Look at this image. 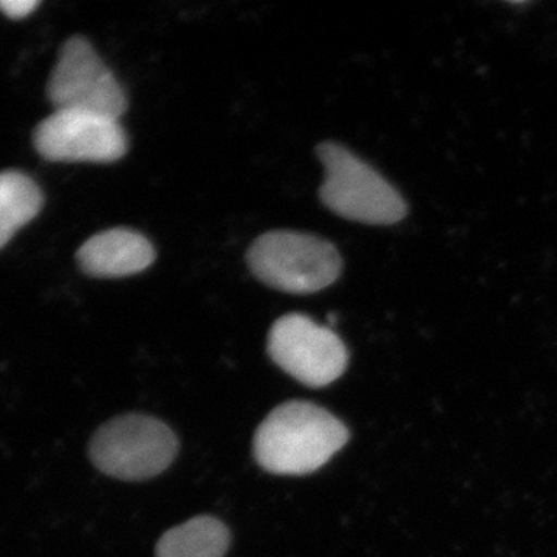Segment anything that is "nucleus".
<instances>
[{
    "label": "nucleus",
    "instance_id": "nucleus-1",
    "mask_svg": "<svg viewBox=\"0 0 557 557\" xmlns=\"http://www.w3.org/2000/svg\"><path fill=\"white\" fill-rule=\"evenodd\" d=\"M348 437V429L327 410L309 401H288L260 423L255 457L271 474H310L343 449Z\"/></svg>",
    "mask_w": 557,
    "mask_h": 557
},
{
    "label": "nucleus",
    "instance_id": "nucleus-2",
    "mask_svg": "<svg viewBox=\"0 0 557 557\" xmlns=\"http://www.w3.org/2000/svg\"><path fill=\"white\" fill-rule=\"evenodd\" d=\"M325 178L319 199L333 214L366 223L388 226L408 215V205L375 168L343 145L324 141L317 148Z\"/></svg>",
    "mask_w": 557,
    "mask_h": 557
},
{
    "label": "nucleus",
    "instance_id": "nucleus-3",
    "mask_svg": "<svg viewBox=\"0 0 557 557\" xmlns=\"http://www.w3.org/2000/svg\"><path fill=\"white\" fill-rule=\"evenodd\" d=\"M252 274L289 295H311L335 284L343 258L329 240L314 234L278 230L262 234L248 249Z\"/></svg>",
    "mask_w": 557,
    "mask_h": 557
},
{
    "label": "nucleus",
    "instance_id": "nucleus-4",
    "mask_svg": "<svg viewBox=\"0 0 557 557\" xmlns=\"http://www.w3.org/2000/svg\"><path fill=\"white\" fill-rule=\"evenodd\" d=\"M177 450V437L163 421L129 413L102 424L89 454L95 467L110 478L146 480L170 467Z\"/></svg>",
    "mask_w": 557,
    "mask_h": 557
},
{
    "label": "nucleus",
    "instance_id": "nucleus-5",
    "mask_svg": "<svg viewBox=\"0 0 557 557\" xmlns=\"http://www.w3.org/2000/svg\"><path fill=\"white\" fill-rule=\"evenodd\" d=\"M47 95L54 110H79L116 120L127 110L119 79L83 36H73L62 46Z\"/></svg>",
    "mask_w": 557,
    "mask_h": 557
},
{
    "label": "nucleus",
    "instance_id": "nucleus-6",
    "mask_svg": "<svg viewBox=\"0 0 557 557\" xmlns=\"http://www.w3.org/2000/svg\"><path fill=\"white\" fill-rule=\"evenodd\" d=\"M269 354L278 368L310 387L329 386L348 364L346 344L339 336L299 313L285 314L274 322Z\"/></svg>",
    "mask_w": 557,
    "mask_h": 557
},
{
    "label": "nucleus",
    "instance_id": "nucleus-7",
    "mask_svg": "<svg viewBox=\"0 0 557 557\" xmlns=\"http://www.w3.org/2000/svg\"><path fill=\"white\" fill-rule=\"evenodd\" d=\"M33 143L42 159L67 163H113L129 149L120 120L79 110H54L40 121Z\"/></svg>",
    "mask_w": 557,
    "mask_h": 557
},
{
    "label": "nucleus",
    "instance_id": "nucleus-8",
    "mask_svg": "<svg viewBox=\"0 0 557 557\" xmlns=\"http://www.w3.org/2000/svg\"><path fill=\"white\" fill-rule=\"evenodd\" d=\"M148 237L131 228H112L91 236L78 249V263L91 277L120 278L148 270L156 260Z\"/></svg>",
    "mask_w": 557,
    "mask_h": 557
},
{
    "label": "nucleus",
    "instance_id": "nucleus-9",
    "mask_svg": "<svg viewBox=\"0 0 557 557\" xmlns=\"http://www.w3.org/2000/svg\"><path fill=\"white\" fill-rule=\"evenodd\" d=\"M230 547V531L219 519L200 516L163 534L157 557H223Z\"/></svg>",
    "mask_w": 557,
    "mask_h": 557
},
{
    "label": "nucleus",
    "instance_id": "nucleus-10",
    "mask_svg": "<svg viewBox=\"0 0 557 557\" xmlns=\"http://www.w3.org/2000/svg\"><path fill=\"white\" fill-rule=\"evenodd\" d=\"M44 194L27 174L0 172V249L39 214Z\"/></svg>",
    "mask_w": 557,
    "mask_h": 557
},
{
    "label": "nucleus",
    "instance_id": "nucleus-11",
    "mask_svg": "<svg viewBox=\"0 0 557 557\" xmlns=\"http://www.w3.org/2000/svg\"><path fill=\"white\" fill-rule=\"evenodd\" d=\"M36 0H0V10L10 20H24L33 10L38 9Z\"/></svg>",
    "mask_w": 557,
    "mask_h": 557
}]
</instances>
